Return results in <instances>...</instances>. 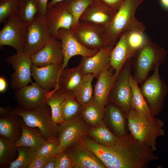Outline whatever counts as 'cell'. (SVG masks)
Masks as SVG:
<instances>
[{
    "instance_id": "obj_45",
    "label": "cell",
    "mask_w": 168,
    "mask_h": 168,
    "mask_svg": "<svg viewBox=\"0 0 168 168\" xmlns=\"http://www.w3.org/2000/svg\"><path fill=\"white\" fill-rule=\"evenodd\" d=\"M7 83L5 78L2 77H0V92H4L7 89Z\"/></svg>"
},
{
    "instance_id": "obj_10",
    "label": "cell",
    "mask_w": 168,
    "mask_h": 168,
    "mask_svg": "<svg viewBox=\"0 0 168 168\" xmlns=\"http://www.w3.org/2000/svg\"><path fill=\"white\" fill-rule=\"evenodd\" d=\"M103 29V27L99 25L79 21L70 30L77 40L84 47L99 50L107 45L102 39Z\"/></svg>"
},
{
    "instance_id": "obj_38",
    "label": "cell",
    "mask_w": 168,
    "mask_h": 168,
    "mask_svg": "<svg viewBox=\"0 0 168 168\" xmlns=\"http://www.w3.org/2000/svg\"><path fill=\"white\" fill-rule=\"evenodd\" d=\"M59 144V141L58 137L49 138L46 140L37 150L36 157H45L55 155Z\"/></svg>"
},
{
    "instance_id": "obj_21",
    "label": "cell",
    "mask_w": 168,
    "mask_h": 168,
    "mask_svg": "<svg viewBox=\"0 0 168 168\" xmlns=\"http://www.w3.org/2000/svg\"><path fill=\"white\" fill-rule=\"evenodd\" d=\"M67 153L74 164V168H106L93 153L82 145L81 147L70 149Z\"/></svg>"
},
{
    "instance_id": "obj_34",
    "label": "cell",
    "mask_w": 168,
    "mask_h": 168,
    "mask_svg": "<svg viewBox=\"0 0 168 168\" xmlns=\"http://www.w3.org/2000/svg\"><path fill=\"white\" fill-rule=\"evenodd\" d=\"M17 149V157L10 163L8 168H28L36 156L37 151L25 146H18Z\"/></svg>"
},
{
    "instance_id": "obj_2",
    "label": "cell",
    "mask_w": 168,
    "mask_h": 168,
    "mask_svg": "<svg viewBox=\"0 0 168 168\" xmlns=\"http://www.w3.org/2000/svg\"><path fill=\"white\" fill-rule=\"evenodd\" d=\"M167 54L166 49L152 42L149 37H147L143 45L132 58V76L134 80L138 84H142L151 71L165 63Z\"/></svg>"
},
{
    "instance_id": "obj_9",
    "label": "cell",
    "mask_w": 168,
    "mask_h": 168,
    "mask_svg": "<svg viewBox=\"0 0 168 168\" xmlns=\"http://www.w3.org/2000/svg\"><path fill=\"white\" fill-rule=\"evenodd\" d=\"M52 38L44 19L39 17L27 25L24 51L31 56Z\"/></svg>"
},
{
    "instance_id": "obj_36",
    "label": "cell",
    "mask_w": 168,
    "mask_h": 168,
    "mask_svg": "<svg viewBox=\"0 0 168 168\" xmlns=\"http://www.w3.org/2000/svg\"><path fill=\"white\" fill-rule=\"evenodd\" d=\"M93 0H70L68 7L73 18V22L70 29L77 25L80 16Z\"/></svg>"
},
{
    "instance_id": "obj_15",
    "label": "cell",
    "mask_w": 168,
    "mask_h": 168,
    "mask_svg": "<svg viewBox=\"0 0 168 168\" xmlns=\"http://www.w3.org/2000/svg\"><path fill=\"white\" fill-rule=\"evenodd\" d=\"M114 46L106 45L94 55L82 57L79 64L84 75L93 74L98 77L102 72L110 66V56Z\"/></svg>"
},
{
    "instance_id": "obj_39",
    "label": "cell",
    "mask_w": 168,
    "mask_h": 168,
    "mask_svg": "<svg viewBox=\"0 0 168 168\" xmlns=\"http://www.w3.org/2000/svg\"><path fill=\"white\" fill-rule=\"evenodd\" d=\"M56 155L55 168H74L72 161L65 151L58 153Z\"/></svg>"
},
{
    "instance_id": "obj_30",
    "label": "cell",
    "mask_w": 168,
    "mask_h": 168,
    "mask_svg": "<svg viewBox=\"0 0 168 168\" xmlns=\"http://www.w3.org/2000/svg\"><path fill=\"white\" fill-rule=\"evenodd\" d=\"M96 77L93 74L85 75L73 92L76 100L82 105L89 102L93 99V90L92 83Z\"/></svg>"
},
{
    "instance_id": "obj_31",
    "label": "cell",
    "mask_w": 168,
    "mask_h": 168,
    "mask_svg": "<svg viewBox=\"0 0 168 168\" xmlns=\"http://www.w3.org/2000/svg\"><path fill=\"white\" fill-rule=\"evenodd\" d=\"M16 142L0 136V167L8 168L18 156Z\"/></svg>"
},
{
    "instance_id": "obj_41",
    "label": "cell",
    "mask_w": 168,
    "mask_h": 168,
    "mask_svg": "<svg viewBox=\"0 0 168 168\" xmlns=\"http://www.w3.org/2000/svg\"><path fill=\"white\" fill-rule=\"evenodd\" d=\"M46 156L36 157L28 166V168H44Z\"/></svg>"
},
{
    "instance_id": "obj_16",
    "label": "cell",
    "mask_w": 168,
    "mask_h": 168,
    "mask_svg": "<svg viewBox=\"0 0 168 168\" xmlns=\"http://www.w3.org/2000/svg\"><path fill=\"white\" fill-rule=\"evenodd\" d=\"M30 56L33 64L38 67L52 64H62L63 57L61 42L52 38L42 49Z\"/></svg>"
},
{
    "instance_id": "obj_27",
    "label": "cell",
    "mask_w": 168,
    "mask_h": 168,
    "mask_svg": "<svg viewBox=\"0 0 168 168\" xmlns=\"http://www.w3.org/2000/svg\"><path fill=\"white\" fill-rule=\"evenodd\" d=\"M20 117L12 115L7 117H0L1 136L15 142L20 138L22 133Z\"/></svg>"
},
{
    "instance_id": "obj_25",
    "label": "cell",
    "mask_w": 168,
    "mask_h": 168,
    "mask_svg": "<svg viewBox=\"0 0 168 168\" xmlns=\"http://www.w3.org/2000/svg\"><path fill=\"white\" fill-rule=\"evenodd\" d=\"M130 83L132 95L131 102V109L140 116L148 120L152 118L150 109L142 95L138 84L134 80L132 74L130 76Z\"/></svg>"
},
{
    "instance_id": "obj_3",
    "label": "cell",
    "mask_w": 168,
    "mask_h": 168,
    "mask_svg": "<svg viewBox=\"0 0 168 168\" xmlns=\"http://www.w3.org/2000/svg\"><path fill=\"white\" fill-rule=\"evenodd\" d=\"M127 118L128 130L133 136L146 144L153 152L156 151L157 138L165 133L163 121L156 117L151 120L145 119L132 109Z\"/></svg>"
},
{
    "instance_id": "obj_18",
    "label": "cell",
    "mask_w": 168,
    "mask_h": 168,
    "mask_svg": "<svg viewBox=\"0 0 168 168\" xmlns=\"http://www.w3.org/2000/svg\"><path fill=\"white\" fill-rule=\"evenodd\" d=\"M62 64H52L38 67L32 64L31 76L35 82L48 91L53 89L57 84Z\"/></svg>"
},
{
    "instance_id": "obj_40",
    "label": "cell",
    "mask_w": 168,
    "mask_h": 168,
    "mask_svg": "<svg viewBox=\"0 0 168 168\" xmlns=\"http://www.w3.org/2000/svg\"><path fill=\"white\" fill-rule=\"evenodd\" d=\"M116 12L119 9L124 0H97Z\"/></svg>"
},
{
    "instance_id": "obj_28",
    "label": "cell",
    "mask_w": 168,
    "mask_h": 168,
    "mask_svg": "<svg viewBox=\"0 0 168 168\" xmlns=\"http://www.w3.org/2000/svg\"><path fill=\"white\" fill-rule=\"evenodd\" d=\"M86 134L97 143L105 147L114 145L119 138L110 130L104 121L89 128Z\"/></svg>"
},
{
    "instance_id": "obj_26",
    "label": "cell",
    "mask_w": 168,
    "mask_h": 168,
    "mask_svg": "<svg viewBox=\"0 0 168 168\" xmlns=\"http://www.w3.org/2000/svg\"><path fill=\"white\" fill-rule=\"evenodd\" d=\"M105 110V106L93 99L89 102L82 105L80 114L86 123L94 127L103 121Z\"/></svg>"
},
{
    "instance_id": "obj_1",
    "label": "cell",
    "mask_w": 168,
    "mask_h": 168,
    "mask_svg": "<svg viewBox=\"0 0 168 168\" xmlns=\"http://www.w3.org/2000/svg\"><path fill=\"white\" fill-rule=\"evenodd\" d=\"M145 0H124L110 23L103 28L102 39L107 45L114 46L120 35L127 31L144 32L143 23L135 16L138 7Z\"/></svg>"
},
{
    "instance_id": "obj_35",
    "label": "cell",
    "mask_w": 168,
    "mask_h": 168,
    "mask_svg": "<svg viewBox=\"0 0 168 168\" xmlns=\"http://www.w3.org/2000/svg\"><path fill=\"white\" fill-rule=\"evenodd\" d=\"M147 37L144 32L138 30L128 31L127 42L129 50V58L144 44Z\"/></svg>"
},
{
    "instance_id": "obj_6",
    "label": "cell",
    "mask_w": 168,
    "mask_h": 168,
    "mask_svg": "<svg viewBox=\"0 0 168 168\" xmlns=\"http://www.w3.org/2000/svg\"><path fill=\"white\" fill-rule=\"evenodd\" d=\"M132 70V58H129L116 77L108 98V101L120 108L126 117L131 110L132 91L130 78Z\"/></svg>"
},
{
    "instance_id": "obj_11",
    "label": "cell",
    "mask_w": 168,
    "mask_h": 168,
    "mask_svg": "<svg viewBox=\"0 0 168 168\" xmlns=\"http://www.w3.org/2000/svg\"><path fill=\"white\" fill-rule=\"evenodd\" d=\"M56 39L60 41L63 57L62 69L67 67L71 58L75 55L89 57L96 54L99 50L89 49L82 45L76 38L70 29L60 28Z\"/></svg>"
},
{
    "instance_id": "obj_43",
    "label": "cell",
    "mask_w": 168,
    "mask_h": 168,
    "mask_svg": "<svg viewBox=\"0 0 168 168\" xmlns=\"http://www.w3.org/2000/svg\"><path fill=\"white\" fill-rule=\"evenodd\" d=\"M56 158V155L47 156L44 168H55Z\"/></svg>"
},
{
    "instance_id": "obj_47",
    "label": "cell",
    "mask_w": 168,
    "mask_h": 168,
    "mask_svg": "<svg viewBox=\"0 0 168 168\" xmlns=\"http://www.w3.org/2000/svg\"><path fill=\"white\" fill-rule=\"evenodd\" d=\"M163 6L166 8L168 9V0H160Z\"/></svg>"
},
{
    "instance_id": "obj_33",
    "label": "cell",
    "mask_w": 168,
    "mask_h": 168,
    "mask_svg": "<svg viewBox=\"0 0 168 168\" xmlns=\"http://www.w3.org/2000/svg\"><path fill=\"white\" fill-rule=\"evenodd\" d=\"M17 14L27 25L40 17L36 0H19Z\"/></svg>"
},
{
    "instance_id": "obj_46",
    "label": "cell",
    "mask_w": 168,
    "mask_h": 168,
    "mask_svg": "<svg viewBox=\"0 0 168 168\" xmlns=\"http://www.w3.org/2000/svg\"><path fill=\"white\" fill-rule=\"evenodd\" d=\"M66 0H51L48 4L47 8L52 7L57 3Z\"/></svg>"
},
{
    "instance_id": "obj_20",
    "label": "cell",
    "mask_w": 168,
    "mask_h": 168,
    "mask_svg": "<svg viewBox=\"0 0 168 168\" xmlns=\"http://www.w3.org/2000/svg\"><path fill=\"white\" fill-rule=\"evenodd\" d=\"M114 71L110 66L100 73L97 77L93 92V99L96 102L105 106L115 79Z\"/></svg>"
},
{
    "instance_id": "obj_42",
    "label": "cell",
    "mask_w": 168,
    "mask_h": 168,
    "mask_svg": "<svg viewBox=\"0 0 168 168\" xmlns=\"http://www.w3.org/2000/svg\"><path fill=\"white\" fill-rule=\"evenodd\" d=\"M38 5L39 16L44 19L47 9L48 0H36Z\"/></svg>"
},
{
    "instance_id": "obj_13",
    "label": "cell",
    "mask_w": 168,
    "mask_h": 168,
    "mask_svg": "<svg viewBox=\"0 0 168 168\" xmlns=\"http://www.w3.org/2000/svg\"><path fill=\"white\" fill-rule=\"evenodd\" d=\"M70 1L59 2L47 8L44 20L52 38L56 39L58 30L60 29H70L72 25L73 17L68 10Z\"/></svg>"
},
{
    "instance_id": "obj_19",
    "label": "cell",
    "mask_w": 168,
    "mask_h": 168,
    "mask_svg": "<svg viewBox=\"0 0 168 168\" xmlns=\"http://www.w3.org/2000/svg\"><path fill=\"white\" fill-rule=\"evenodd\" d=\"M104 118L108 128L117 137H124L129 133L124 113L120 108L109 101L105 106Z\"/></svg>"
},
{
    "instance_id": "obj_12",
    "label": "cell",
    "mask_w": 168,
    "mask_h": 168,
    "mask_svg": "<svg viewBox=\"0 0 168 168\" xmlns=\"http://www.w3.org/2000/svg\"><path fill=\"white\" fill-rule=\"evenodd\" d=\"M89 128L83 121L77 117L61 125L58 137L59 144L55 155L64 151L86 136Z\"/></svg>"
},
{
    "instance_id": "obj_32",
    "label": "cell",
    "mask_w": 168,
    "mask_h": 168,
    "mask_svg": "<svg viewBox=\"0 0 168 168\" xmlns=\"http://www.w3.org/2000/svg\"><path fill=\"white\" fill-rule=\"evenodd\" d=\"M61 106L62 118L65 122L73 120L80 114L82 105L76 100L73 93H66Z\"/></svg>"
},
{
    "instance_id": "obj_8",
    "label": "cell",
    "mask_w": 168,
    "mask_h": 168,
    "mask_svg": "<svg viewBox=\"0 0 168 168\" xmlns=\"http://www.w3.org/2000/svg\"><path fill=\"white\" fill-rule=\"evenodd\" d=\"M15 70L11 75L10 86L17 90L32 83L31 67L33 64L31 56L24 51H17L6 59Z\"/></svg>"
},
{
    "instance_id": "obj_37",
    "label": "cell",
    "mask_w": 168,
    "mask_h": 168,
    "mask_svg": "<svg viewBox=\"0 0 168 168\" xmlns=\"http://www.w3.org/2000/svg\"><path fill=\"white\" fill-rule=\"evenodd\" d=\"M19 0H0V24L17 13Z\"/></svg>"
},
{
    "instance_id": "obj_44",
    "label": "cell",
    "mask_w": 168,
    "mask_h": 168,
    "mask_svg": "<svg viewBox=\"0 0 168 168\" xmlns=\"http://www.w3.org/2000/svg\"><path fill=\"white\" fill-rule=\"evenodd\" d=\"M12 109L11 107H6L3 108L0 107V116L1 118H6L12 115Z\"/></svg>"
},
{
    "instance_id": "obj_22",
    "label": "cell",
    "mask_w": 168,
    "mask_h": 168,
    "mask_svg": "<svg viewBox=\"0 0 168 168\" xmlns=\"http://www.w3.org/2000/svg\"><path fill=\"white\" fill-rule=\"evenodd\" d=\"M84 75L79 65L72 68L66 67L61 71L55 87L65 93H73Z\"/></svg>"
},
{
    "instance_id": "obj_4",
    "label": "cell",
    "mask_w": 168,
    "mask_h": 168,
    "mask_svg": "<svg viewBox=\"0 0 168 168\" xmlns=\"http://www.w3.org/2000/svg\"><path fill=\"white\" fill-rule=\"evenodd\" d=\"M12 114L21 116L27 126L38 128L46 140L58 136L61 126L53 121L50 108L46 103L32 109L17 106L12 109Z\"/></svg>"
},
{
    "instance_id": "obj_29",
    "label": "cell",
    "mask_w": 168,
    "mask_h": 168,
    "mask_svg": "<svg viewBox=\"0 0 168 168\" xmlns=\"http://www.w3.org/2000/svg\"><path fill=\"white\" fill-rule=\"evenodd\" d=\"M66 94L61 90L53 89L48 91L46 103L50 107L53 121L58 124H63L65 122L62 118L61 106Z\"/></svg>"
},
{
    "instance_id": "obj_14",
    "label": "cell",
    "mask_w": 168,
    "mask_h": 168,
    "mask_svg": "<svg viewBox=\"0 0 168 168\" xmlns=\"http://www.w3.org/2000/svg\"><path fill=\"white\" fill-rule=\"evenodd\" d=\"M48 91L35 82L16 90L14 96L18 106L32 109L46 104Z\"/></svg>"
},
{
    "instance_id": "obj_17",
    "label": "cell",
    "mask_w": 168,
    "mask_h": 168,
    "mask_svg": "<svg viewBox=\"0 0 168 168\" xmlns=\"http://www.w3.org/2000/svg\"><path fill=\"white\" fill-rule=\"evenodd\" d=\"M116 12L97 0H93L79 18V21L94 23L103 28L110 23Z\"/></svg>"
},
{
    "instance_id": "obj_7",
    "label": "cell",
    "mask_w": 168,
    "mask_h": 168,
    "mask_svg": "<svg viewBox=\"0 0 168 168\" xmlns=\"http://www.w3.org/2000/svg\"><path fill=\"white\" fill-rule=\"evenodd\" d=\"M27 25L17 13L4 23L0 31V47H13L17 51H24Z\"/></svg>"
},
{
    "instance_id": "obj_24",
    "label": "cell",
    "mask_w": 168,
    "mask_h": 168,
    "mask_svg": "<svg viewBox=\"0 0 168 168\" xmlns=\"http://www.w3.org/2000/svg\"><path fill=\"white\" fill-rule=\"evenodd\" d=\"M20 125L22 133L20 138L16 142V145L18 147H27L37 151L46 139L38 128L27 126L22 119L20 121Z\"/></svg>"
},
{
    "instance_id": "obj_23",
    "label": "cell",
    "mask_w": 168,
    "mask_h": 168,
    "mask_svg": "<svg viewBox=\"0 0 168 168\" xmlns=\"http://www.w3.org/2000/svg\"><path fill=\"white\" fill-rule=\"evenodd\" d=\"M127 32H124L121 34L111 53L110 66L114 71L115 78L126 62L129 59Z\"/></svg>"
},
{
    "instance_id": "obj_5",
    "label": "cell",
    "mask_w": 168,
    "mask_h": 168,
    "mask_svg": "<svg viewBox=\"0 0 168 168\" xmlns=\"http://www.w3.org/2000/svg\"><path fill=\"white\" fill-rule=\"evenodd\" d=\"M160 66L156 67L152 74L141 84L140 87L152 118L156 117L162 110L168 91L166 84L160 77Z\"/></svg>"
}]
</instances>
